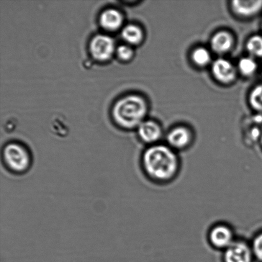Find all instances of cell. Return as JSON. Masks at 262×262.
Instances as JSON below:
<instances>
[{"instance_id":"1","label":"cell","mask_w":262,"mask_h":262,"mask_svg":"<svg viewBox=\"0 0 262 262\" xmlns=\"http://www.w3.org/2000/svg\"><path fill=\"white\" fill-rule=\"evenodd\" d=\"M141 163L148 178L159 184L173 181L181 169V161L177 151L168 145L160 143L146 148Z\"/></svg>"},{"instance_id":"2","label":"cell","mask_w":262,"mask_h":262,"mask_svg":"<svg viewBox=\"0 0 262 262\" xmlns=\"http://www.w3.org/2000/svg\"><path fill=\"white\" fill-rule=\"evenodd\" d=\"M148 112L147 102L142 97L130 95L115 104L113 115L117 124L127 129L138 127Z\"/></svg>"},{"instance_id":"3","label":"cell","mask_w":262,"mask_h":262,"mask_svg":"<svg viewBox=\"0 0 262 262\" xmlns=\"http://www.w3.org/2000/svg\"><path fill=\"white\" fill-rule=\"evenodd\" d=\"M3 161L12 173L23 174L29 170L32 159L29 151L19 143L7 144L3 150Z\"/></svg>"},{"instance_id":"4","label":"cell","mask_w":262,"mask_h":262,"mask_svg":"<svg viewBox=\"0 0 262 262\" xmlns=\"http://www.w3.org/2000/svg\"><path fill=\"white\" fill-rule=\"evenodd\" d=\"M210 246L216 250L225 251L236 240L234 232L229 225L218 223L213 226L208 233Z\"/></svg>"},{"instance_id":"5","label":"cell","mask_w":262,"mask_h":262,"mask_svg":"<svg viewBox=\"0 0 262 262\" xmlns=\"http://www.w3.org/2000/svg\"><path fill=\"white\" fill-rule=\"evenodd\" d=\"M223 253V262H253L254 255L250 244L235 240Z\"/></svg>"},{"instance_id":"6","label":"cell","mask_w":262,"mask_h":262,"mask_svg":"<svg viewBox=\"0 0 262 262\" xmlns=\"http://www.w3.org/2000/svg\"><path fill=\"white\" fill-rule=\"evenodd\" d=\"M211 71L215 80L221 84H230L237 78V69L227 59L220 58L213 61Z\"/></svg>"},{"instance_id":"7","label":"cell","mask_w":262,"mask_h":262,"mask_svg":"<svg viewBox=\"0 0 262 262\" xmlns=\"http://www.w3.org/2000/svg\"><path fill=\"white\" fill-rule=\"evenodd\" d=\"M192 139V134L188 128L177 126L169 130L167 135V145L176 151L183 150L191 145Z\"/></svg>"},{"instance_id":"8","label":"cell","mask_w":262,"mask_h":262,"mask_svg":"<svg viewBox=\"0 0 262 262\" xmlns=\"http://www.w3.org/2000/svg\"><path fill=\"white\" fill-rule=\"evenodd\" d=\"M114 41L104 35H97L92 38L90 45L92 55L97 60H106L112 56L114 50Z\"/></svg>"},{"instance_id":"9","label":"cell","mask_w":262,"mask_h":262,"mask_svg":"<svg viewBox=\"0 0 262 262\" xmlns=\"http://www.w3.org/2000/svg\"><path fill=\"white\" fill-rule=\"evenodd\" d=\"M233 14L242 18L256 16L262 10V0H234L231 2Z\"/></svg>"},{"instance_id":"10","label":"cell","mask_w":262,"mask_h":262,"mask_svg":"<svg viewBox=\"0 0 262 262\" xmlns=\"http://www.w3.org/2000/svg\"><path fill=\"white\" fill-rule=\"evenodd\" d=\"M138 130L141 141L150 146L158 144L163 136L160 125L152 120L143 121L139 125Z\"/></svg>"},{"instance_id":"11","label":"cell","mask_w":262,"mask_h":262,"mask_svg":"<svg viewBox=\"0 0 262 262\" xmlns=\"http://www.w3.org/2000/svg\"><path fill=\"white\" fill-rule=\"evenodd\" d=\"M210 48L218 55L230 52L234 45V38L229 32L221 30L212 35L210 41Z\"/></svg>"},{"instance_id":"12","label":"cell","mask_w":262,"mask_h":262,"mask_svg":"<svg viewBox=\"0 0 262 262\" xmlns=\"http://www.w3.org/2000/svg\"><path fill=\"white\" fill-rule=\"evenodd\" d=\"M100 23L102 27L109 30H117L122 23V15L115 9H107L102 13Z\"/></svg>"},{"instance_id":"13","label":"cell","mask_w":262,"mask_h":262,"mask_svg":"<svg viewBox=\"0 0 262 262\" xmlns=\"http://www.w3.org/2000/svg\"><path fill=\"white\" fill-rule=\"evenodd\" d=\"M192 62L198 68H205L211 63L210 52L204 47H198L192 50L191 54Z\"/></svg>"},{"instance_id":"14","label":"cell","mask_w":262,"mask_h":262,"mask_svg":"<svg viewBox=\"0 0 262 262\" xmlns=\"http://www.w3.org/2000/svg\"><path fill=\"white\" fill-rule=\"evenodd\" d=\"M122 37L130 45L140 43L143 39V32L140 27L135 25H129L124 28L122 32Z\"/></svg>"},{"instance_id":"15","label":"cell","mask_w":262,"mask_h":262,"mask_svg":"<svg viewBox=\"0 0 262 262\" xmlns=\"http://www.w3.org/2000/svg\"><path fill=\"white\" fill-rule=\"evenodd\" d=\"M258 63L255 58L250 56L240 59L237 65V71L245 77H251L258 70Z\"/></svg>"},{"instance_id":"16","label":"cell","mask_w":262,"mask_h":262,"mask_svg":"<svg viewBox=\"0 0 262 262\" xmlns=\"http://www.w3.org/2000/svg\"><path fill=\"white\" fill-rule=\"evenodd\" d=\"M246 49L251 57L262 58V35H254L249 38Z\"/></svg>"},{"instance_id":"17","label":"cell","mask_w":262,"mask_h":262,"mask_svg":"<svg viewBox=\"0 0 262 262\" xmlns=\"http://www.w3.org/2000/svg\"><path fill=\"white\" fill-rule=\"evenodd\" d=\"M249 103L254 111L262 115V83L251 90L249 96Z\"/></svg>"},{"instance_id":"18","label":"cell","mask_w":262,"mask_h":262,"mask_svg":"<svg viewBox=\"0 0 262 262\" xmlns=\"http://www.w3.org/2000/svg\"><path fill=\"white\" fill-rule=\"evenodd\" d=\"M250 245L254 258L262 262V232L255 236Z\"/></svg>"},{"instance_id":"19","label":"cell","mask_w":262,"mask_h":262,"mask_svg":"<svg viewBox=\"0 0 262 262\" xmlns=\"http://www.w3.org/2000/svg\"><path fill=\"white\" fill-rule=\"evenodd\" d=\"M117 54L120 59L126 61L133 57V51L129 46L122 45L117 49Z\"/></svg>"},{"instance_id":"20","label":"cell","mask_w":262,"mask_h":262,"mask_svg":"<svg viewBox=\"0 0 262 262\" xmlns=\"http://www.w3.org/2000/svg\"><path fill=\"white\" fill-rule=\"evenodd\" d=\"M260 141H261V145H262V133H261Z\"/></svg>"},{"instance_id":"21","label":"cell","mask_w":262,"mask_h":262,"mask_svg":"<svg viewBox=\"0 0 262 262\" xmlns=\"http://www.w3.org/2000/svg\"><path fill=\"white\" fill-rule=\"evenodd\" d=\"M261 30H262V21H261Z\"/></svg>"},{"instance_id":"22","label":"cell","mask_w":262,"mask_h":262,"mask_svg":"<svg viewBox=\"0 0 262 262\" xmlns=\"http://www.w3.org/2000/svg\"><path fill=\"white\" fill-rule=\"evenodd\" d=\"M261 75H262V72H261Z\"/></svg>"}]
</instances>
